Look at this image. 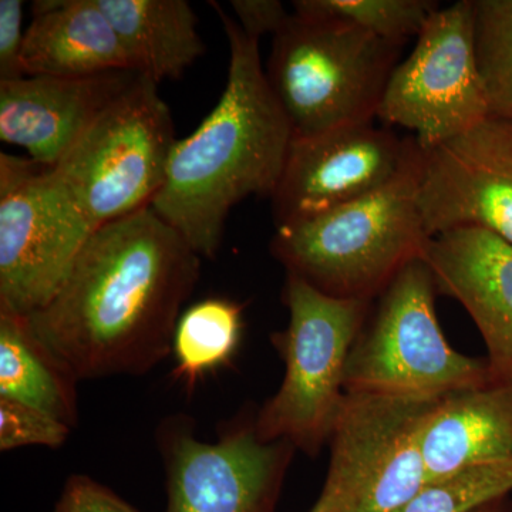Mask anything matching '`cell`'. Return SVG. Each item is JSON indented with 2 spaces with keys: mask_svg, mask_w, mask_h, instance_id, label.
Wrapping results in <instances>:
<instances>
[{
  "mask_svg": "<svg viewBox=\"0 0 512 512\" xmlns=\"http://www.w3.org/2000/svg\"><path fill=\"white\" fill-rule=\"evenodd\" d=\"M200 269L201 256L147 207L97 229L55 295L26 318L77 382L144 375L173 353Z\"/></svg>",
  "mask_w": 512,
  "mask_h": 512,
  "instance_id": "6da1fadb",
  "label": "cell"
},
{
  "mask_svg": "<svg viewBox=\"0 0 512 512\" xmlns=\"http://www.w3.org/2000/svg\"><path fill=\"white\" fill-rule=\"evenodd\" d=\"M229 45L228 79L217 106L197 130L175 141L163 187L151 210L201 258L220 251L229 212L252 195H274L293 141L269 84L259 40L211 2Z\"/></svg>",
  "mask_w": 512,
  "mask_h": 512,
  "instance_id": "7a4b0ae2",
  "label": "cell"
},
{
  "mask_svg": "<svg viewBox=\"0 0 512 512\" xmlns=\"http://www.w3.org/2000/svg\"><path fill=\"white\" fill-rule=\"evenodd\" d=\"M419 164L420 157L392 183L360 200L279 225L272 255L286 274L325 295L375 301L404 266L420 258L429 239L417 205Z\"/></svg>",
  "mask_w": 512,
  "mask_h": 512,
  "instance_id": "3957f363",
  "label": "cell"
},
{
  "mask_svg": "<svg viewBox=\"0 0 512 512\" xmlns=\"http://www.w3.org/2000/svg\"><path fill=\"white\" fill-rule=\"evenodd\" d=\"M158 84L141 74L49 168L64 211L87 237L150 207L163 187L175 144Z\"/></svg>",
  "mask_w": 512,
  "mask_h": 512,
  "instance_id": "277c9868",
  "label": "cell"
},
{
  "mask_svg": "<svg viewBox=\"0 0 512 512\" xmlns=\"http://www.w3.org/2000/svg\"><path fill=\"white\" fill-rule=\"evenodd\" d=\"M402 47L342 20L293 12L266 70L293 138L375 121Z\"/></svg>",
  "mask_w": 512,
  "mask_h": 512,
  "instance_id": "5b68a950",
  "label": "cell"
},
{
  "mask_svg": "<svg viewBox=\"0 0 512 512\" xmlns=\"http://www.w3.org/2000/svg\"><path fill=\"white\" fill-rule=\"evenodd\" d=\"M284 302L288 326L272 335L285 363L284 382L259 410L255 431L315 457L329 443L345 402L350 350L373 302L333 298L288 274Z\"/></svg>",
  "mask_w": 512,
  "mask_h": 512,
  "instance_id": "8992f818",
  "label": "cell"
},
{
  "mask_svg": "<svg viewBox=\"0 0 512 512\" xmlns=\"http://www.w3.org/2000/svg\"><path fill=\"white\" fill-rule=\"evenodd\" d=\"M436 282L423 258L404 266L373 301L346 365V394L446 396L491 382L487 360L448 345Z\"/></svg>",
  "mask_w": 512,
  "mask_h": 512,
  "instance_id": "52a82bcc",
  "label": "cell"
},
{
  "mask_svg": "<svg viewBox=\"0 0 512 512\" xmlns=\"http://www.w3.org/2000/svg\"><path fill=\"white\" fill-rule=\"evenodd\" d=\"M443 396L346 394L311 512H399L426 483L421 437Z\"/></svg>",
  "mask_w": 512,
  "mask_h": 512,
  "instance_id": "ba28073f",
  "label": "cell"
},
{
  "mask_svg": "<svg viewBox=\"0 0 512 512\" xmlns=\"http://www.w3.org/2000/svg\"><path fill=\"white\" fill-rule=\"evenodd\" d=\"M491 114L476 46V0L439 8L394 67L377 119L412 131L421 150L439 146Z\"/></svg>",
  "mask_w": 512,
  "mask_h": 512,
  "instance_id": "9c48e42d",
  "label": "cell"
},
{
  "mask_svg": "<svg viewBox=\"0 0 512 512\" xmlns=\"http://www.w3.org/2000/svg\"><path fill=\"white\" fill-rule=\"evenodd\" d=\"M167 474L165 512H276L296 448L265 441L254 421L225 430L215 443L198 440L188 417L157 430Z\"/></svg>",
  "mask_w": 512,
  "mask_h": 512,
  "instance_id": "30bf717a",
  "label": "cell"
},
{
  "mask_svg": "<svg viewBox=\"0 0 512 512\" xmlns=\"http://www.w3.org/2000/svg\"><path fill=\"white\" fill-rule=\"evenodd\" d=\"M49 168L0 154V309L29 316L55 295L86 244Z\"/></svg>",
  "mask_w": 512,
  "mask_h": 512,
  "instance_id": "8fae6325",
  "label": "cell"
},
{
  "mask_svg": "<svg viewBox=\"0 0 512 512\" xmlns=\"http://www.w3.org/2000/svg\"><path fill=\"white\" fill-rule=\"evenodd\" d=\"M416 138L370 123L293 138L272 195L276 227L293 224L382 190L420 157Z\"/></svg>",
  "mask_w": 512,
  "mask_h": 512,
  "instance_id": "7c38bea8",
  "label": "cell"
},
{
  "mask_svg": "<svg viewBox=\"0 0 512 512\" xmlns=\"http://www.w3.org/2000/svg\"><path fill=\"white\" fill-rule=\"evenodd\" d=\"M417 205L429 238L478 228L512 244V121L488 114L421 150Z\"/></svg>",
  "mask_w": 512,
  "mask_h": 512,
  "instance_id": "4fadbf2b",
  "label": "cell"
},
{
  "mask_svg": "<svg viewBox=\"0 0 512 512\" xmlns=\"http://www.w3.org/2000/svg\"><path fill=\"white\" fill-rule=\"evenodd\" d=\"M140 76L117 70L0 82V138L23 148L36 164L55 167L93 121Z\"/></svg>",
  "mask_w": 512,
  "mask_h": 512,
  "instance_id": "5bb4252c",
  "label": "cell"
},
{
  "mask_svg": "<svg viewBox=\"0 0 512 512\" xmlns=\"http://www.w3.org/2000/svg\"><path fill=\"white\" fill-rule=\"evenodd\" d=\"M421 258L437 292L460 302L485 346L491 382L512 386V244L478 228L427 239Z\"/></svg>",
  "mask_w": 512,
  "mask_h": 512,
  "instance_id": "9a60e30c",
  "label": "cell"
},
{
  "mask_svg": "<svg viewBox=\"0 0 512 512\" xmlns=\"http://www.w3.org/2000/svg\"><path fill=\"white\" fill-rule=\"evenodd\" d=\"M32 10L22 50L25 76L137 72L99 0H37Z\"/></svg>",
  "mask_w": 512,
  "mask_h": 512,
  "instance_id": "2e32d148",
  "label": "cell"
},
{
  "mask_svg": "<svg viewBox=\"0 0 512 512\" xmlns=\"http://www.w3.org/2000/svg\"><path fill=\"white\" fill-rule=\"evenodd\" d=\"M427 481L512 460V386L487 383L441 397L421 437Z\"/></svg>",
  "mask_w": 512,
  "mask_h": 512,
  "instance_id": "e0dca14e",
  "label": "cell"
},
{
  "mask_svg": "<svg viewBox=\"0 0 512 512\" xmlns=\"http://www.w3.org/2000/svg\"><path fill=\"white\" fill-rule=\"evenodd\" d=\"M138 73L177 80L205 52L187 0H99Z\"/></svg>",
  "mask_w": 512,
  "mask_h": 512,
  "instance_id": "ac0fdd59",
  "label": "cell"
},
{
  "mask_svg": "<svg viewBox=\"0 0 512 512\" xmlns=\"http://www.w3.org/2000/svg\"><path fill=\"white\" fill-rule=\"evenodd\" d=\"M76 382L36 338L26 316L0 309V399L36 407L73 429Z\"/></svg>",
  "mask_w": 512,
  "mask_h": 512,
  "instance_id": "d6986e66",
  "label": "cell"
},
{
  "mask_svg": "<svg viewBox=\"0 0 512 512\" xmlns=\"http://www.w3.org/2000/svg\"><path fill=\"white\" fill-rule=\"evenodd\" d=\"M244 330V305L225 298L194 303L178 319L173 340L174 375L185 386L220 369L237 352Z\"/></svg>",
  "mask_w": 512,
  "mask_h": 512,
  "instance_id": "ffe728a7",
  "label": "cell"
},
{
  "mask_svg": "<svg viewBox=\"0 0 512 512\" xmlns=\"http://www.w3.org/2000/svg\"><path fill=\"white\" fill-rule=\"evenodd\" d=\"M293 12L342 20L393 45L420 35L440 8L429 0H295Z\"/></svg>",
  "mask_w": 512,
  "mask_h": 512,
  "instance_id": "44dd1931",
  "label": "cell"
},
{
  "mask_svg": "<svg viewBox=\"0 0 512 512\" xmlns=\"http://www.w3.org/2000/svg\"><path fill=\"white\" fill-rule=\"evenodd\" d=\"M476 46L491 114L512 121V0H476Z\"/></svg>",
  "mask_w": 512,
  "mask_h": 512,
  "instance_id": "7402d4cb",
  "label": "cell"
},
{
  "mask_svg": "<svg viewBox=\"0 0 512 512\" xmlns=\"http://www.w3.org/2000/svg\"><path fill=\"white\" fill-rule=\"evenodd\" d=\"M511 491L512 460L478 464L427 481L399 512H473Z\"/></svg>",
  "mask_w": 512,
  "mask_h": 512,
  "instance_id": "603a6c76",
  "label": "cell"
},
{
  "mask_svg": "<svg viewBox=\"0 0 512 512\" xmlns=\"http://www.w3.org/2000/svg\"><path fill=\"white\" fill-rule=\"evenodd\" d=\"M72 427L36 407L0 399V450L26 446L60 447Z\"/></svg>",
  "mask_w": 512,
  "mask_h": 512,
  "instance_id": "cb8c5ba5",
  "label": "cell"
},
{
  "mask_svg": "<svg viewBox=\"0 0 512 512\" xmlns=\"http://www.w3.org/2000/svg\"><path fill=\"white\" fill-rule=\"evenodd\" d=\"M53 512H140L93 478L76 474L64 484Z\"/></svg>",
  "mask_w": 512,
  "mask_h": 512,
  "instance_id": "d4e9b609",
  "label": "cell"
},
{
  "mask_svg": "<svg viewBox=\"0 0 512 512\" xmlns=\"http://www.w3.org/2000/svg\"><path fill=\"white\" fill-rule=\"evenodd\" d=\"M25 35L22 0H0V82L25 77L22 69Z\"/></svg>",
  "mask_w": 512,
  "mask_h": 512,
  "instance_id": "484cf974",
  "label": "cell"
},
{
  "mask_svg": "<svg viewBox=\"0 0 512 512\" xmlns=\"http://www.w3.org/2000/svg\"><path fill=\"white\" fill-rule=\"evenodd\" d=\"M231 6L238 25L255 40L265 35L275 36L291 18L279 0H234Z\"/></svg>",
  "mask_w": 512,
  "mask_h": 512,
  "instance_id": "4316f807",
  "label": "cell"
},
{
  "mask_svg": "<svg viewBox=\"0 0 512 512\" xmlns=\"http://www.w3.org/2000/svg\"><path fill=\"white\" fill-rule=\"evenodd\" d=\"M508 501L507 497L498 498V500L491 501V503L483 505V507L477 508L473 512H508Z\"/></svg>",
  "mask_w": 512,
  "mask_h": 512,
  "instance_id": "83f0119b",
  "label": "cell"
}]
</instances>
